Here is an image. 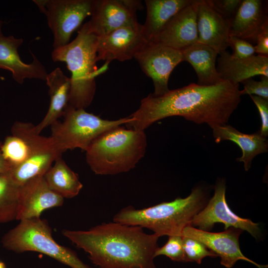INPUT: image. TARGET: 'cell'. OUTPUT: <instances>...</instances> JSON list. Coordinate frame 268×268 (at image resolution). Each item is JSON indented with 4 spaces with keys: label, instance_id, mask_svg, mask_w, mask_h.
Here are the masks:
<instances>
[{
    "label": "cell",
    "instance_id": "1",
    "mask_svg": "<svg viewBox=\"0 0 268 268\" xmlns=\"http://www.w3.org/2000/svg\"><path fill=\"white\" fill-rule=\"evenodd\" d=\"M240 90L239 84L222 80L209 86L192 83L161 96L150 93L130 116L133 120L125 125L128 129L144 131L156 121L172 116L205 123L211 129L227 124L241 101Z\"/></svg>",
    "mask_w": 268,
    "mask_h": 268
},
{
    "label": "cell",
    "instance_id": "2",
    "mask_svg": "<svg viewBox=\"0 0 268 268\" xmlns=\"http://www.w3.org/2000/svg\"><path fill=\"white\" fill-rule=\"evenodd\" d=\"M62 232L100 268H157L154 255L160 237L140 226L113 221L86 230Z\"/></svg>",
    "mask_w": 268,
    "mask_h": 268
},
{
    "label": "cell",
    "instance_id": "3",
    "mask_svg": "<svg viewBox=\"0 0 268 268\" xmlns=\"http://www.w3.org/2000/svg\"><path fill=\"white\" fill-rule=\"evenodd\" d=\"M98 42V36L87 22L72 41L52 52L53 61L65 63L71 73L68 105L75 109H84L91 104L96 90L95 78L108 68V62L97 67Z\"/></svg>",
    "mask_w": 268,
    "mask_h": 268
},
{
    "label": "cell",
    "instance_id": "4",
    "mask_svg": "<svg viewBox=\"0 0 268 268\" xmlns=\"http://www.w3.org/2000/svg\"><path fill=\"white\" fill-rule=\"evenodd\" d=\"M208 194L206 187L198 186L185 198H177L142 209L126 207L114 215L113 221L148 229L159 237L181 235L184 228L191 225L194 216L206 205Z\"/></svg>",
    "mask_w": 268,
    "mask_h": 268
},
{
    "label": "cell",
    "instance_id": "5",
    "mask_svg": "<svg viewBox=\"0 0 268 268\" xmlns=\"http://www.w3.org/2000/svg\"><path fill=\"white\" fill-rule=\"evenodd\" d=\"M147 138L144 131L121 126L103 133L89 146L86 160L97 175H112L129 171L144 156Z\"/></svg>",
    "mask_w": 268,
    "mask_h": 268
},
{
    "label": "cell",
    "instance_id": "6",
    "mask_svg": "<svg viewBox=\"0 0 268 268\" xmlns=\"http://www.w3.org/2000/svg\"><path fill=\"white\" fill-rule=\"evenodd\" d=\"M52 234V229L44 219L22 220L4 235L1 242L5 248L16 253L36 252L71 268H93L84 264L74 251L59 244Z\"/></svg>",
    "mask_w": 268,
    "mask_h": 268
},
{
    "label": "cell",
    "instance_id": "7",
    "mask_svg": "<svg viewBox=\"0 0 268 268\" xmlns=\"http://www.w3.org/2000/svg\"><path fill=\"white\" fill-rule=\"evenodd\" d=\"M62 122L51 126L50 136L60 153L76 148L86 151L99 135L112 128L132 121L130 116L114 121L101 119L84 109H75L67 104Z\"/></svg>",
    "mask_w": 268,
    "mask_h": 268
},
{
    "label": "cell",
    "instance_id": "8",
    "mask_svg": "<svg viewBox=\"0 0 268 268\" xmlns=\"http://www.w3.org/2000/svg\"><path fill=\"white\" fill-rule=\"evenodd\" d=\"M11 132V134L24 139L31 151L30 156L25 162L8 171L11 178L20 186L32 178L44 176L56 158L62 154L57 149L52 138L36 133L35 125L32 123L16 122Z\"/></svg>",
    "mask_w": 268,
    "mask_h": 268
},
{
    "label": "cell",
    "instance_id": "9",
    "mask_svg": "<svg viewBox=\"0 0 268 268\" xmlns=\"http://www.w3.org/2000/svg\"><path fill=\"white\" fill-rule=\"evenodd\" d=\"M46 16L57 49L69 43L73 32L87 16H91L95 0H34Z\"/></svg>",
    "mask_w": 268,
    "mask_h": 268
},
{
    "label": "cell",
    "instance_id": "10",
    "mask_svg": "<svg viewBox=\"0 0 268 268\" xmlns=\"http://www.w3.org/2000/svg\"><path fill=\"white\" fill-rule=\"evenodd\" d=\"M226 182L219 178L214 186V193L205 206L193 218L191 226L209 231L216 223L224 224L225 230L234 227L249 232L256 239L261 238V229L257 223L243 218L233 212L226 200Z\"/></svg>",
    "mask_w": 268,
    "mask_h": 268
},
{
    "label": "cell",
    "instance_id": "11",
    "mask_svg": "<svg viewBox=\"0 0 268 268\" xmlns=\"http://www.w3.org/2000/svg\"><path fill=\"white\" fill-rule=\"evenodd\" d=\"M134 58L142 71L152 79L155 96L162 95L170 90V75L174 68L184 62L182 51L158 42H147Z\"/></svg>",
    "mask_w": 268,
    "mask_h": 268
},
{
    "label": "cell",
    "instance_id": "12",
    "mask_svg": "<svg viewBox=\"0 0 268 268\" xmlns=\"http://www.w3.org/2000/svg\"><path fill=\"white\" fill-rule=\"evenodd\" d=\"M140 0H95L88 23L99 37L118 28L138 24L136 11L141 9Z\"/></svg>",
    "mask_w": 268,
    "mask_h": 268
},
{
    "label": "cell",
    "instance_id": "13",
    "mask_svg": "<svg viewBox=\"0 0 268 268\" xmlns=\"http://www.w3.org/2000/svg\"><path fill=\"white\" fill-rule=\"evenodd\" d=\"M243 230L234 227L220 232L204 231L191 225L186 226L181 235L197 240L220 258V264L226 268H231L239 260L250 263L258 268H267L245 256L241 251L239 238Z\"/></svg>",
    "mask_w": 268,
    "mask_h": 268
},
{
    "label": "cell",
    "instance_id": "14",
    "mask_svg": "<svg viewBox=\"0 0 268 268\" xmlns=\"http://www.w3.org/2000/svg\"><path fill=\"white\" fill-rule=\"evenodd\" d=\"M147 43L142 31V25L121 27L98 37L97 60L110 63L124 62L134 58Z\"/></svg>",
    "mask_w": 268,
    "mask_h": 268
},
{
    "label": "cell",
    "instance_id": "15",
    "mask_svg": "<svg viewBox=\"0 0 268 268\" xmlns=\"http://www.w3.org/2000/svg\"><path fill=\"white\" fill-rule=\"evenodd\" d=\"M64 199L50 189L44 176L32 178L20 186L16 220L40 218L49 208L61 206Z\"/></svg>",
    "mask_w": 268,
    "mask_h": 268
},
{
    "label": "cell",
    "instance_id": "16",
    "mask_svg": "<svg viewBox=\"0 0 268 268\" xmlns=\"http://www.w3.org/2000/svg\"><path fill=\"white\" fill-rule=\"evenodd\" d=\"M198 0H193L177 12L151 42H158L181 51L198 42Z\"/></svg>",
    "mask_w": 268,
    "mask_h": 268
},
{
    "label": "cell",
    "instance_id": "17",
    "mask_svg": "<svg viewBox=\"0 0 268 268\" xmlns=\"http://www.w3.org/2000/svg\"><path fill=\"white\" fill-rule=\"evenodd\" d=\"M2 24L0 25V68L10 71L12 78L19 84H22L25 79L45 80L48 73L44 66L32 53V62L24 63L18 52L23 39L5 36L1 30Z\"/></svg>",
    "mask_w": 268,
    "mask_h": 268
},
{
    "label": "cell",
    "instance_id": "18",
    "mask_svg": "<svg viewBox=\"0 0 268 268\" xmlns=\"http://www.w3.org/2000/svg\"><path fill=\"white\" fill-rule=\"evenodd\" d=\"M268 25L267 2L262 0H242L230 24V36H235L252 44Z\"/></svg>",
    "mask_w": 268,
    "mask_h": 268
},
{
    "label": "cell",
    "instance_id": "19",
    "mask_svg": "<svg viewBox=\"0 0 268 268\" xmlns=\"http://www.w3.org/2000/svg\"><path fill=\"white\" fill-rule=\"evenodd\" d=\"M197 24L198 42L208 46L218 55L229 47L230 23L223 19L206 2L198 0Z\"/></svg>",
    "mask_w": 268,
    "mask_h": 268
},
{
    "label": "cell",
    "instance_id": "20",
    "mask_svg": "<svg viewBox=\"0 0 268 268\" xmlns=\"http://www.w3.org/2000/svg\"><path fill=\"white\" fill-rule=\"evenodd\" d=\"M218 55L216 68L222 80L239 84L256 75L268 77V56L258 55L239 59L227 51Z\"/></svg>",
    "mask_w": 268,
    "mask_h": 268
},
{
    "label": "cell",
    "instance_id": "21",
    "mask_svg": "<svg viewBox=\"0 0 268 268\" xmlns=\"http://www.w3.org/2000/svg\"><path fill=\"white\" fill-rule=\"evenodd\" d=\"M212 129L215 142L230 140L239 146L242 154L236 160L244 163L246 171L250 169L252 160L256 156L268 152L267 138L262 135L259 131L251 134H244L227 124L215 126Z\"/></svg>",
    "mask_w": 268,
    "mask_h": 268
},
{
    "label": "cell",
    "instance_id": "22",
    "mask_svg": "<svg viewBox=\"0 0 268 268\" xmlns=\"http://www.w3.org/2000/svg\"><path fill=\"white\" fill-rule=\"evenodd\" d=\"M45 81L49 87L50 103L43 119L35 126V131L38 134L63 116L68 103L70 89V77L66 76L59 67L48 73Z\"/></svg>",
    "mask_w": 268,
    "mask_h": 268
},
{
    "label": "cell",
    "instance_id": "23",
    "mask_svg": "<svg viewBox=\"0 0 268 268\" xmlns=\"http://www.w3.org/2000/svg\"><path fill=\"white\" fill-rule=\"evenodd\" d=\"M183 61L194 68L197 84L202 86L215 84L222 80L217 71L216 62L218 53L211 47L196 42L182 51Z\"/></svg>",
    "mask_w": 268,
    "mask_h": 268
},
{
    "label": "cell",
    "instance_id": "24",
    "mask_svg": "<svg viewBox=\"0 0 268 268\" xmlns=\"http://www.w3.org/2000/svg\"><path fill=\"white\" fill-rule=\"evenodd\" d=\"M193 0H145L146 17L142 31L147 42H153L169 20Z\"/></svg>",
    "mask_w": 268,
    "mask_h": 268
},
{
    "label": "cell",
    "instance_id": "25",
    "mask_svg": "<svg viewBox=\"0 0 268 268\" xmlns=\"http://www.w3.org/2000/svg\"><path fill=\"white\" fill-rule=\"evenodd\" d=\"M53 166L44 175L49 187L64 199H71L78 195L83 187L76 173L62 158L58 157Z\"/></svg>",
    "mask_w": 268,
    "mask_h": 268
},
{
    "label": "cell",
    "instance_id": "26",
    "mask_svg": "<svg viewBox=\"0 0 268 268\" xmlns=\"http://www.w3.org/2000/svg\"><path fill=\"white\" fill-rule=\"evenodd\" d=\"M20 187L8 171L0 174V223L16 220Z\"/></svg>",
    "mask_w": 268,
    "mask_h": 268
},
{
    "label": "cell",
    "instance_id": "27",
    "mask_svg": "<svg viewBox=\"0 0 268 268\" xmlns=\"http://www.w3.org/2000/svg\"><path fill=\"white\" fill-rule=\"evenodd\" d=\"M2 156L10 169L26 161L31 154L30 148L22 137L14 134L6 136L1 142Z\"/></svg>",
    "mask_w": 268,
    "mask_h": 268
},
{
    "label": "cell",
    "instance_id": "28",
    "mask_svg": "<svg viewBox=\"0 0 268 268\" xmlns=\"http://www.w3.org/2000/svg\"><path fill=\"white\" fill-rule=\"evenodd\" d=\"M182 237L186 262L201 264L202 260L206 257H217L201 242L189 237Z\"/></svg>",
    "mask_w": 268,
    "mask_h": 268
},
{
    "label": "cell",
    "instance_id": "29",
    "mask_svg": "<svg viewBox=\"0 0 268 268\" xmlns=\"http://www.w3.org/2000/svg\"><path fill=\"white\" fill-rule=\"evenodd\" d=\"M161 255L165 256L174 262H186L182 236H169L167 242L161 247H158L154 256L156 258Z\"/></svg>",
    "mask_w": 268,
    "mask_h": 268
},
{
    "label": "cell",
    "instance_id": "30",
    "mask_svg": "<svg viewBox=\"0 0 268 268\" xmlns=\"http://www.w3.org/2000/svg\"><path fill=\"white\" fill-rule=\"evenodd\" d=\"M242 0H205L207 4L223 19L230 23Z\"/></svg>",
    "mask_w": 268,
    "mask_h": 268
},
{
    "label": "cell",
    "instance_id": "31",
    "mask_svg": "<svg viewBox=\"0 0 268 268\" xmlns=\"http://www.w3.org/2000/svg\"><path fill=\"white\" fill-rule=\"evenodd\" d=\"M242 83L244 85V89L240 90L241 96L253 95L268 100V77L263 75L260 81L249 78L244 80Z\"/></svg>",
    "mask_w": 268,
    "mask_h": 268
},
{
    "label": "cell",
    "instance_id": "32",
    "mask_svg": "<svg viewBox=\"0 0 268 268\" xmlns=\"http://www.w3.org/2000/svg\"><path fill=\"white\" fill-rule=\"evenodd\" d=\"M229 47L232 50L231 55L237 58H248L255 55L256 53L252 44L235 36H230Z\"/></svg>",
    "mask_w": 268,
    "mask_h": 268
},
{
    "label": "cell",
    "instance_id": "33",
    "mask_svg": "<svg viewBox=\"0 0 268 268\" xmlns=\"http://www.w3.org/2000/svg\"><path fill=\"white\" fill-rule=\"evenodd\" d=\"M256 105L261 119V127L259 130L260 134L264 137L268 135V100L262 97L250 95Z\"/></svg>",
    "mask_w": 268,
    "mask_h": 268
},
{
    "label": "cell",
    "instance_id": "34",
    "mask_svg": "<svg viewBox=\"0 0 268 268\" xmlns=\"http://www.w3.org/2000/svg\"><path fill=\"white\" fill-rule=\"evenodd\" d=\"M256 44L254 46L255 53L259 55L268 56V25L258 36Z\"/></svg>",
    "mask_w": 268,
    "mask_h": 268
},
{
    "label": "cell",
    "instance_id": "35",
    "mask_svg": "<svg viewBox=\"0 0 268 268\" xmlns=\"http://www.w3.org/2000/svg\"><path fill=\"white\" fill-rule=\"evenodd\" d=\"M1 142L0 141V174L9 171L10 169V167L7 163L4 160L2 154L1 153L0 147L1 145Z\"/></svg>",
    "mask_w": 268,
    "mask_h": 268
},
{
    "label": "cell",
    "instance_id": "36",
    "mask_svg": "<svg viewBox=\"0 0 268 268\" xmlns=\"http://www.w3.org/2000/svg\"><path fill=\"white\" fill-rule=\"evenodd\" d=\"M0 268H6V265L4 263L0 260Z\"/></svg>",
    "mask_w": 268,
    "mask_h": 268
},
{
    "label": "cell",
    "instance_id": "37",
    "mask_svg": "<svg viewBox=\"0 0 268 268\" xmlns=\"http://www.w3.org/2000/svg\"><path fill=\"white\" fill-rule=\"evenodd\" d=\"M2 24V21H0V25Z\"/></svg>",
    "mask_w": 268,
    "mask_h": 268
}]
</instances>
